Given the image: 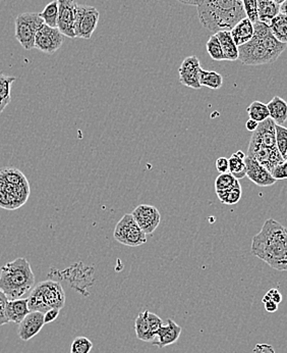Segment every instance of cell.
Masks as SVG:
<instances>
[{
  "mask_svg": "<svg viewBox=\"0 0 287 353\" xmlns=\"http://www.w3.org/2000/svg\"><path fill=\"white\" fill-rule=\"evenodd\" d=\"M251 252L272 269L287 271V229L274 219H268L262 230L253 237Z\"/></svg>",
  "mask_w": 287,
  "mask_h": 353,
  "instance_id": "cell-1",
  "label": "cell"
},
{
  "mask_svg": "<svg viewBox=\"0 0 287 353\" xmlns=\"http://www.w3.org/2000/svg\"><path fill=\"white\" fill-rule=\"evenodd\" d=\"M287 44L278 41L269 25L266 23H254V36L252 40L240 46L239 59L246 65H261L273 63L286 50Z\"/></svg>",
  "mask_w": 287,
  "mask_h": 353,
  "instance_id": "cell-2",
  "label": "cell"
},
{
  "mask_svg": "<svg viewBox=\"0 0 287 353\" xmlns=\"http://www.w3.org/2000/svg\"><path fill=\"white\" fill-rule=\"evenodd\" d=\"M198 16L202 27L213 34L231 31L246 18L242 0H205L198 6Z\"/></svg>",
  "mask_w": 287,
  "mask_h": 353,
  "instance_id": "cell-3",
  "label": "cell"
},
{
  "mask_svg": "<svg viewBox=\"0 0 287 353\" xmlns=\"http://www.w3.org/2000/svg\"><path fill=\"white\" fill-rule=\"evenodd\" d=\"M35 287V275L25 257L6 263L0 273V290L8 301L21 299Z\"/></svg>",
  "mask_w": 287,
  "mask_h": 353,
  "instance_id": "cell-4",
  "label": "cell"
},
{
  "mask_svg": "<svg viewBox=\"0 0 287 353\" xmlns=\"http://www.w3.org/2000/svg\"><path fill=\"white\" fill-rule=\"evenodd\" d=\"M65 304V293L59 282L48 280L34 287L28 297L30 312L45 314L49 310H61Z\"/></svg>",
  "mask_w": 287,
  "mask_h": 353,
  "instance_id": "cell-5",
  "label": "cell"
},
{
  "mask_svg": "<svg viewBox=\"0 0 287 353\" xmlns=\"http://www.w3.org/2000/svg\"><path fill=\"white\" fill-rule=\"evenodd\" d=\"M43 20L37 12H24L16 19V39L25 50L35 48V38Z\"/></svg>",
  "mask_w": 287,
  "mask_h": 353,
  "instance_id": "cell-6",
  "label": "cell"
},
{
  "mask_svg": "<svg viewBox=\"0 0 287 353\" xmlns=\"http://www.w3.org/2000/svg\"><path fill=\"white\" fill-rule=\"evenodd\" d=\"M114 239L123 245L138 248L147 242V234L139 227L133 214H127L121 218L114 229Z\"/></svg>",
  "mask_w": 287,
  "mask_h": 353,
  "instance_id": "cell-7",
  "label": "cell"
},
{
  "mask_svg": "<svg viewBox=\"0 0 287 353\" xmlns=\"http://www.w3.org/2000/svg\"><path fill=\"white\" fill-rule=\"evenodd\" d=\"M100 14L94 6H76L74 33L76 38L90 39L97 28Z\"/></svg>",
  "mask_w": 287,
  "mask_h": 353,
  "instance_id": "cell-8",
  "label": "cell"
},
{
  "mask_svg": "<svg viewBox=\"0 0 287 353\" xmlns=\"http://www.w3.org/2000/svg\"><path fill=\"white\" fill-rule=\"evenodd\" d=\"M65 36L59 28L44 24L40 28L35 38V48L46 54H53L63 46Z\"/></svg>",
  "mask_w": 287,
  "mask_h": 353,
  "instance_id": "cell-9",
  "label": "cell"
},
{
  "mask_svg": "<svg viewBox=\"0 0 287 353\" xmlns=\"http://www.w3.org/2000/svg\"><path fill=\"white\" fill-rule=\"evenodd\" d=\"M248 157H252L255 161H258L260 165L268 170L271 173L276 165L281 163L284 161L279 150H271L261 145L257 142L250 141V145L248 148Z\"/></svg>",
  "mask_w": 287,
  "mask_h": 353,
  "instance_id": "cell-10",
  "label": "cell"
},
{
  "mask_svg": "<svg viewBox=\"0 0 287 353\" xmlns=\"http://www.w3.org/2000/svg\"><path fill=\"white\" fill-rule=\"evenodd\" d=\"M131 214L147 235L154 233L160 224L161 214L155 206L141 204L133 210Z\"/></svg>",
  "mask_w": 287,
  "mask_h": 353,
  "instance_id": "cell-11",
  "label": "cell"
},
{
  "mask_svg": "<svg viewBox=\"0 0 287 353\" xmlns=\"http://www.w3.org/2000/svg\"><path fill=\"white\" fill-rule=\"evenodd\" d=\"M202 67L199 59L195 55L187 57L182 63L178 74H180V81L184 87L188 88L199 89L203 88L200 83V72Z\"/></svg>",
  "mask_w": 287,
  "mask_h": 353,
  "instance_id": "cell-12",
  "label": "cell"
},
{
  "mask_svg": "<svg viewBox=\"0 0 287 353\" xmlns=\"http://www.w3.org/2000/svg\"><path fill=\"white\" fill-rule=\"evenodd\" d=\"M59 14L57 21V28L59 31L70 38H76L74 33V23H76V6L74 0L59 1Z\"/></svg>",
  "mask_w": 287,
  "mask_h": 353,
  "instance_id": "cell-13",
  "label": "cell"
},
{
  "mask_svg": "<svg viewBox=\"0 0 287 353\" xmlns=\"http://www.w3.org/2000/svg\"><path fill=\"white\" fill-rule=\"evenodd\" d=\"M45 325L44 314L40 312H30L29 314L19 325L18 335L23 341H29L40 333Z\"/></svg>",
  "mask_w": 287,
  "mask_h": 353,
  "instance_id": "cell-14",
  "label": "cell"
},
{
  "mask_svg": "<svg viewBox=\"0 0 287 353\" xmlns=\"http://www.w3.org/2000/svg\"><path fill=\"white\" fill-rule=\"evenodd\" d=\"M244 163H246V176L253 183L260 187L272 186L275 184L276 180L272 176L271 173L258 161L246 155Z\"/></svg>",
  "mask_w": 287,
  "mask_h": 353,
  "instance_id": "cell-15",
  "label": "cell"
},
{
  "mask_svg": "<svg viewBox=\"0 0 287 353\" xmlns=\"http://www.w3.org/2000/svg\"><path fill=\"white\" fill-rule=\"evenodd\" d=\"M182 334V327L178 326L171 319H168L167 324H163L155 333V340L153 345L158 348H164L168 345L178 342Z\"/></svg>",
  "mask_w": 287,
  "mask_h": 353,
  "instance_id": "cell-16",
  "label": "cell"
},
{
  "mask_svg": "<svg viewBox=\"0 0 287 353\" xmlns=\"http://www.w3.org/2000/svg\"><path fill=\"white\" fill-rule=\"evenodd\" d=\"M275 125L274 121L270 118L262 123H259L256 131L253 132L251 140L271 150H278L276 144Z\"/></svg>",
  "mask_w": 287,
  "mask_h": 353,
  "instance_id": "cell-17",
  "label": "cell"
},
{
  "mask_svg": "<svg viewBox=\"0 0 287 353\" xmlns=\"http://www.w3.org/2000/svg\"><path fill=\"white\" fill-rule=\"evenodd\" d=\"M30 314L29 306L27 299H16V301H8L6 304V314L8 322L20 325L21 322Z\"/></svg>",
  "mask_w": 287,
  "mask_h": 353,
  "instance_id": "cell-18",
  "label": "cell"
},
{
  "mask_svg": "<svg viewBox=\"0 0 287 353\" xmlns=\"http://www.w3.org/2000/svg\"><path fill=\"white\" fill-rule=\"evenodd\" d=\"M231 33L233 41L240 48L252 40L254 36V24L248 18H244L231 30Z\"/></svg>",
  "mask_w": 287,
  "mask_h": 353,
  "instance_id": "cell-19",
  "label": "cell"
},
{
  "mask_svg": "<svg viewBox=\"0 0 287 353\" xmlns=\"http://www.w3.org/2000/svg\"><path fill=\"white\" fill-rule=\"evenodd\" d=\"M214 35H216V37L220 41L225 61H237L240 57L239 48L233 41L231 31H220L218 33L214 34Z\"/></svg>",
  "mask_w": 287,
  "mask_h": 353,
  "instance_id": "cell-20",
  "label": "cell"
},
{
  "mask_svg": "<svg viewBox=\"0 0 287 353\" xmlns=\"http://www.w3.org/2000/svg\"><path fill=\"white\" fill-rule=\"evenodd\" d=\"M267 106L270 119H272L276 125L284 126L287 121V102L280 97H274Z\"/></svg>",
  "mask_w": 287,
  "mask_h": 353,
  "instance_id": "cell-21",
  "label": "cell"
},
{
  "mask_svg": "<svg viewBox=\"0 0 287 353\" xmlns=\"http://www.w3.org/2000/svg\"><path fill=\"white\" fill-rule=\"evenodd\" d=\"M136 335L139 340L144 342H153L155 340L154 332L151 329L147 320V310L140 312L135 321Z\"/></svg>",
  "mask_w": 287,
  "mask_h": 353,
  "instance_id": "cell-22",
  "label": "cell"
},
{
  "mask_svg": "<svg viewBox=\"0 0 287 353\" xmlns=\"http://www.w3.org/2000/svg\"><path fill=\"white\" fill-rule=\"evenodd\" d=\"M280 12V6L273 0H258L259 21L269 25V23Z\"/></svg>",
  "mask_w": 287,
  "mask_h": 353,
  "instance_id": "cell-23",
  "label": "cell"
},
{
  "mask_svg": "<svg viewBox=\"0 0 287 353\" xmlns=\"http://www.w3.org/2000/svg\"><path fill=\"white\" fill-rule=\"evenodd\" d=\"M269 27L274 37L278 41L287 44V16L286 14L279 12L269 23Z\"/></svg>",
  "mask_w": 287,
  "mask_h": 353,
  "instance_id": "cell-24",
  "label": "cell"
},
{
  "mask_svg": "<svg viewBox=\"0 0 287 353\" xmlns=\"http://www.w3.org/2000/svg\"><path fill=\"white\" fill-rule=\"evenodd\" d=\"M246 155L242 150L233 153L228 159L229 173L233 175L235 179H242L246 176V168L244 159Z\"/></svg>",
  "mask_w": 287,
  "mask_h": 353,
  "instance_id": "cell-25",
  "label": "cell"
},
{
  "mask_svg": "<svg viewBox=\"0 0 287 353\" xmlns=\"http://www.w3.org/2000/svg\"><path fill=\"white\" fill-rule=\"evenodd\" d=\"M200 83L202 87L218 90L222 87L223 77L215 71H205L202 69L200 72Z\"/></svg>",
  "mask_w": 287,
  "mask_h": 353,
  "instance_id": "cell-26",
  "label": "cell"
},
{
  "mask_svg": "<svg viewBox=\"0 0 287 353\" xmlns=\"http://www.w3.org/2000/svg\"><path fill=\"white\" fill-rule=\"evenodd\" d=\"M59 1L54 0L51 1L44 8L43 12H40V17L43 20L44 24L49 27L57 28V21H59Z\"/></svg>",
  "mask_w": 287,
  "mask_h": 353,
  "instance_id": "cell-27",
  "label": "cell"
},
{
  "mask_svg": "<svg viewBox=\"0 0 287 353\" xmlns=\"http://www.w3.org/2000/svg\"><path fill=\"white\" fill-rule=\"evenodd\" d=\"M248 117L252 120L257 121L258 123H262L264 121L270 118L269 110H268L267 104L261 101H254L246 108Z\"/></svg>",
  "mask_w": 287,
  "mask_h": 353,
  "instance_id": "cell-28",
  "label": "cell"
},
{
  "mask_svg": "<svg viewBox=\"0 0 287 353\" xmlns=\"http://www.w3.org/2000/svg\"><path fill=\"white\" fill-rule=\"evenodd\" d=\"M242 193V187H240V182H237L233 188L228 189L226 191L216 192V194L218 196L219 201L222 202L223 204L233 205V204H237L240 201Z\"/></svg>",
  "mask_w": 287,
  "mask_h": 353,
  "instance_id": "cell-29",
  "label": "cell"
},
{
  "mask_svg": "<svg viewBox=\"0 0 287 353\" xmlns=\"http://www.w3.org/2000/svg\"><path fill=\"white\" fill-rule=\"evenodd\" d=\"M208 54L210 55L212 59L216 61H225L224 54H223L222 48H221L220 41L216 35H212L208 40L206 44Z\"/></svg>",
  "mask_w": 287,
  "mask_h": 353,
  "instance_id": "cell-30",
  "label": "cell"
},
{
  "mask_svg": "<svg viewBox=\"0 0 287 353\" xmlns=\"http://www.w3.org/2000/svg\"><path fill=\"white\" fill-rule=\"evenodd\" d=\"M237 182H239V180L231 175L229 172L220 174L215 180V191L216 192H221V191L228 190V189L233 188Z\"/></svg>",
  "mask_w": 287,
  "mask_h": 353,
  "instance_id": "cell-31",
  "label": "cell"
},
{
  "mask_svg": "<svg viewBox=\"0 0 287 353\" xmlns=\"http://www.w3.org/2000/svg\"><path fill=\"white\" fill-rule=\"evenodd\" d=\"M14 81H16L14 77L6 76L2 72H0V97L4 101H8V103L12 101L10 90H12V85Z\"/></svg>",
  "mask_w": 287,
  "mask_h": 353,
  "instance_id": "cell-32",
  "label": "cell"
},
{
  "mask_svg": "<svg viewBox=\"0 0 287 353\" xmlns=\"http://www.w3.org/2000/svg\"><path fill=\"white\" fill-rule=\"evenodd\" d=\"M92 348V341L89 338L80 336L72 341L71 353H90Z\"/></svg>",
  "mask_w": 287,
  "mask_h": 353,
  "instance_id": "cell-33",
  "label": "cell"
},
{
  "mask_svg": "<svg viewBox=\"0 0 287 353\" xmlns=\"http://www.w3.org/2000/svg\"><path fill=\"white\" fill-rule=\"evenodd\" d=\"M275 133L278 150L284 159L287 150V128L281 125H275Z\"/></svg>",
  "mask_w": 287,
  "mask_h": 353,
  "instance_id": "cell-34",
  "label": "cell"
},
{
  "mask_svg": "<svg viewBox=\"0 0 287 353\" xmlns=\"http://www.w3.org/2000/svg\"><path fill=\"white\" fill-rule=\"evenodd\" d=\"M246 18L254 24L258 22V0H242Z\"/></svg>",
  "mask_w": 287,
  "mask_h": 353,
  "instance_id": "cell-35",
  "label": "cell"
},
{
  "mask_svg": "<svg viewBox=\"0 0 287 353\" xmlns=\"http://www.w3.org/2000/svg\"><path fill=\"white\" fill-rule=\"evenodd\" d=\"M271 175L277 180H286L287 179V161H282L279 165L274 168L271 172Z\"/></svg>",
  "mask_w": 287,
  "mask_h": 353,
  "instance_id": "cell-36",
  "label": "cell"
},
{
  "mask_svg": "<svg viewBox=\"0 0 287 353\" xmlns=\"http://www.w3.org/2000/svg\"><path fill=\"white\" fill-rule=\"evenodd\" d=\"M147 320H148L149 325H150L151 329L154 332V334L156 333L157 330L164 324L162 319L159 318L157 314H153V312H150L149 310H147Z\"/></svg>",
  "mask_w": 287,
  "mask_h": 353,
  "instance_id": "cell-37",
  "label": "cell"
},
{
  "mask_svg": "<svg viewBox=\"0 0 287 353\" xmlns=\"http://www.w3.org/2000/svg\"><path fill=\"white\" fill-rule=\"evenodd\" d=\"M8 301V297H6V295H4V293L0 290V327L4 326V325L10 323L8 322L6 314V308Z\"/></svg>",
  "mask_w": 287,
  "mask_h": 353,
  "instance_id": "cell-38",
  "label": "cell"
},
{
  "mask_svg": "<svg viewBox=\"0 0 287 353\" xmlns=\"http://www.w3.org/2000/svg\"><path fill=\"white\" fill-rule=\"evenodd\" d=\"M272 301L274 303L279 304L282 301V295L280 294L279 291L277 289H271L266 293L265 296L263 297V303H267V301Z\"/></svg>",
  "mask_w": 287,
  "mask_h": 353,
  "instance_id": "cell-39",
  "label": "cell"
},
{
  "mask_svg": "<svg viewBox=\"0 0 287 353\" xmlns=\"http://www.w3.org/2000/svg\"><path fill=\"white\" fill-rule=\"evenodd\" d=\"M216 170L220 174H224L229 172L228 159H226V157H219V159H217Z\"/></svg>",
  "mask_w": 287,
  "mask_h": 353,
  "instance_id": "cell-40",
  "label": "cell"
},
{
  "mask_svg": "<svg viewBox=\"0 0 287 353\" xmlns=\"http://www.w3.org/2000/svg\"><path fill=\"white\" fill-rule=\"evenodd\" d=\"M59 312H61V310H57V308H52V310H49L48 312H46L45 314H44L45 324L54 322V321L59 318Z\"/></svg>",
  "mask_w": 287,
  "mask_h": 353,
  "instance_id": "cell-41",
  "label": "cell"
},
{
  "mask_svg": "<svg viewBox=\"0 0 287 353\" xmlns=\"http://www.w3.org/2000/svg\"><path fill=\"white\" fill-rule=\"evenodd\" d=\"M253 353H275L273 347L268 344H258L256 347L254 348Z\"/></svg>",
  "mask_w": 287,
  "mask_h": 353,
  "instance_id": "cell-42",
  "label": "cell"
},
{
  "mask_svg": "<svg viewBox=\"0 0 287 353\" xmlns=\"http://www.w3.org/2000/svg\"><path fill=\"white\" fill-rule=\"evenodd\" d=\"M180 3L186 4V6H200L203 4L205 0H178Z\"/></svg>",
  "mask_w": 287,
  "mask_h": 353,
  "instance_id": "cell-43",
  "label": "cell"
},
{
  "mask_svg": "<svg viewBox=\"0 0 287 353\" xmlns=\"http://www.w3.org/2000/svg\"><path fill=\"white\" fill-rule=\"evenodd\" d=\"M265 310H267L268 312H277L278 304L272 301H267V303H265Z\"/></svg>",
  "mask_w": 287,
  "mask_h": 353,
  "instance_id": "cell-44",
  "label": "cell"
},
{
  "mask_svg": "<svg viewBox=\"0 0 287 353\" xmlns=\"http://www.w3.org/2000/svg\"><path fill=\"white\" fill-rule=\"evenodd\" d=\"M259 126V123L257 122V121L252 120V119H250V120L246 122V128L248 131L250 132H254L256 131L257 128Z\"/></svg>",
  "mask_w": 287,
  "mask_h": 353,
  "instance_id": "cell-45",
  "label": "cell"
},
{
  "mask_svg": "<svg viewBox=\"0 0 287 353\" xmlns=\"http://www.w3.org/2000/svg\"><path fill=\"white\" fill-rule=\"evenodd\" d=\"M8 101H4L3 99L0 97V114H1L2 112H3L4 110H6V106L8 105Z\"/></svg>",
  "mask_w": 287,
  "mask_h": 353,
  "instance_id": "cell-46",
  "label": "cell"
},
{
  "mask_svg": "<svg viewBox=\"0 0 287 353\" xmlns=\"http://www.w3.org/2000/svg\"><path fill=\"white\" fill-rule=\"evenodd\" d=\"M280 12H282V14H286L287 16V0L284 2V3L280 6Z\"/></svg>",
  "mask_w": 287,
  "mask_h": 353,
  "instance_id": "cell-47",
  "label": "cell"
},
{
  "mask_svg": "<svg viewBox=\"0 0 287 353\" xmlns=\"http://www.w3.org/2000/svg\"><path fill=\"white\" fill-rule=\"evenodd\" d=\"M273 1L275 2V3H277L278 6H281L286 0H273Z\"/></svg>",
  "mask_w": 287,
  "mask_h": 353,
  "instance_id": "cell-48",
  "label": "cell"
},
{
  "mask_svg": "<svg viewBox=\"0 0 287 353\" xmlns=\"http://www.w3.org/2000/svg\"><path fill=\"white\" fill-rule=\"evenodd\" d=\"M284 161H287V150H286V157H284Z\"/></svg>",
  "mask_w": 287,
  "mask_h": 353,
  "instance_id": "cell-49",
  "label": "cell"
},
{
  "mask_svg": "<svg viewBox=\"0 0 287 353\" xmlns=\"http://www.w3.org/2000/svg\"><path fill=\"white\" fill-rule=\"evenodd\" d=\"M57 1H67V0H57Z\"/></svg>",
  "mask_w": 287,
  "mask_h": 353,
  "instance_id": "cell-50",
  "label": "cell"
}]
</instances>
